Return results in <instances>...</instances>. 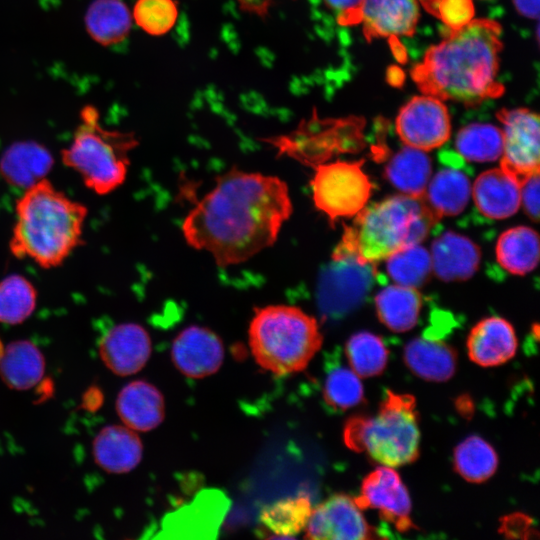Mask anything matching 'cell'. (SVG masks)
I'll return each mask as SVG.
<instances>
[{
	"label": "cell",
	"mask_w": 540,
	"mask_h": 540,
	"mask_svg": "<svg viewBox=\"0 0 540 540\" xmlns=\"http://www.w3.org/2000/svg\"><path fill=\"white\" fill-rule=\"evenodd\" d=\"M292 212L285 181L232 168L188 212L181 230L189 246L227 267L271 247Z\"/></svg>",
	"instance_id": "obj_1"
},
{
	"label": "cell",
	"mask_w": 540,
	"mask_h": 540,
	"mask_svg": "<svg viewBox=\"0 0 540 540\" xmlns=\"http://www.w3.org/2000/svg\"><path fill=\"white\" fill-rule=\"evenodd\" d=\"M501 32L498 22L484 18L451 30L413 66V81L423 94L469 107L500 97Z\"/></svg>",
	"instance_id": "obj_2"
},
{
	"label": "cell",
	"mask_w": 540,
	"mask_h": 540,
	"mask_svg": "<svg viewBox=\"0 0 540 540\" xmlns=\"http://www.w3.org/2000/svg\"><path fill=\"white\" fill-rule=\"evenodd\" d=\"M15 214L9 247L16 258L54 268L83 243L87 207L56 189L47 178L24 190Z\"/></svg>",
	"instance_id": "obj_3"
},
{
	"label": "cell",
	"mask_w": 540,
	"mask_h": 540,
	"mask_svg": "<svg viewBox=\"0 0 540 540\" xmlns=\"http://www.w3.org/2000/svg\"><path fill=\"white\" fill-rule=\"evenodd\" d=\"M438 220L422 197L402 194L385 198L355 215L332 258H351L363 265L385 260L424 241Z\"/></svg>",
	"instance_id": "obj_4"
},
{
	"label": "cell",
	"mask_w": 540,
	"mask_h": 540,
	"mask_svg": "<svg viewBox=\"0 0 540 540\" xmlns=\"http://www.w3.org/2000/svg\"><path fill=\"white\" fill-rule=\"evenodd\" d=\"M248 334L256 362L278 376L304 370L323 341L314 317L283 304L256 308Z\"/></svg>",
	"instance_id": "obj_5"
},
{
	"label": "cell",
	"mask_w": 540,
	"mask_h": 540,
	"mask_svg": "<svg viewBox=\"0 0 540 540\" xmlns=\"http://www.w3.org/2000/svg\"><path fill=\"white\" fill-rule=\"evenodd\" d=\"M343 435L350 449L365 452L383 466L412 463L419 456L420 444L415 398L387 390L377 413L351 417Z\"/></svg>",
	"instance_id": "obj_6"
},
{
	"label": "cell",
	"mask_w": 540,
	"mask_h": 540,
	"mask_svg": "<svg viewBox=\"0 0 540 540\" xmlns=\"http://www.w3.org/2000/svg\"><path fill=\"white\" fill-rule=\"evenodd\" d=\"M138 144L133 132L104 128L98 110L86 105L80 112L72 142L61 151V158L65 166L80 175L88 189L107 195L124 183L129 153Z\"/></svg>",
	"instance_id": "obj_7"
},
{
	"label": "cell",
	"mask_w": 540,
	"mask_h": 540,
	"mask_svg": "<svg viewBox=\"0 0 540 540\" xmlns=\"http://www.w3.org/2000/svg\"><path fill=\"white\" fill-rule=\"evenodd\" d=\"M363 162L337 160L313 166V202L331 223L353 217L366 206L373 184L362 169Z\"/></svg>",
	"instance_id": "obj_8"
},
{
	"label": "cell",
	"mask_w": 540,
	"mask_h": 540,
	"mask_svg": "<svg viewBox=\"0 0 540 540\" xmlns=\"http://www.w3.org/2000/svg\"><path fill=\"white\" fill-rule=\"evenodd\" d=\"M396 132L405 146L430 151L446 143L451 121L442 100L423 94L411 98L398 112Z\"/></svg>",
	"instance_id": "obj_9"
},
{
	"label": "cell",
	"mask_w": 540,
	"mask_h": 540,
	"mask_svg": "<svg viewBox=\"0 0 540 540\" xmlns=\"http://www.w3.org/2000/svg\"><path fill=\"white\" fill-rule=\"evenodd\" d=\"M503 149L500 168L520 181L539 171V117L527 108L501 109Z\"/></svg>",
	"instance_id": "obj_10"
},
{
	"label": "cell",
	"mask_w": 540,
	"mask_h": 540,
	"mask_svg": "<svg viewBox=\"0 0 540 540\" xmlns=\"http://www.w3.org/2000/svg\"><path fill=\"white\" fill-rule=\"evenodd\" d=\"M305 538L316 540H363L377 536L354 498L334 494L312 508Z\"/></svg>",
	"instance_id": "obj_11"
},
{
	"label": "cell",
	"mask_w": 540,
	"mask_h": 540,
	"mask_svg": "<svg viewBox=\"0 0 540 540\" xmlns=\"http://www.w3.org/2000/svg\"><path fill=\"white\" fill-rule=\"evenodd\" d=\"M361 510L371 508L393 524L399 532L414 528L410 518L411 500L408 491L393 467L380 466L363 480L359 496L354 498Z\"/></svg>",
	"instance_id": "obj_12"
},
{
	"label": "cell",
	"mask_w": 540,
	"mask_h": 540,
	"mask_svg": "<svg viewBox=\"0 0 540 540\" xmlns=\"http://www.w3.org/2000/svg\"><path fill=\"white\" fill-rule=\"evenodd\" d=\"M151 339L144 327L120 323L100 339L98 353L103 364L115 375L129 376L139 372L151 355Z\"/></svg>",
	"instance_id": "obj_13"
},
{
	"label": "cell",
	"mask_w": 540,
	"mask_h": 540,
	"mask_svg": "<svg viewBox=\"0 0 540 540\" xmlns=\"http://www.w3.org/2000/svg\"><path fill=\"white\" fill-rule=\"evenodd\" d=\"M171 356L181 373L191 378H203L220 368L224 359V347L213 331L192 325L175 337Z\"/></svg>",
	"instance_id": "obj_14"
},
{
	"label": "cell",
	"mask_w": 540,
	"mask_h": 540,
	"mask_svg": "<svg viewBox=\"0 0 540 540\" xmlns=\"http://www.w3.org/2000/svg\"><path fill=\"white\" fill-rule=\"evenodd\" d=\"M419 20L417 0H362L357 24H363L367 40L377 37H410Z\"/></svg>",
	"instance_id": "obj_15"
},
{
	"label": "cell",
	"mask_w": 540,
	"mask_h": 540,
	"mask_svg": "<svg viewBox=\"0 0 540 540\" xmlns=\"http://www.w3.org/2000/svg\"><path fill=\"white\" fill-rule=\"evenodd\" d=\"M143 445L135 430L111 424L104 426L92 441V456L96 465L110 474H124L138 466Z\"/></svg>",
	"instance_id": "obj_16"
},
{
	"label": "cell",
	"mask_w": 540,
	"mask_h": 540,
	"mask_svg": "<svg viewBox=\"0 0 540 540\" xmlns=\"http://www.w3.org/2000/svg\"><path fill=\"white\" fill-rule=\"evenodd\" d=\"M513 326L504 318L492 316L479 321L467 338L469 358L483 367H493L509 361L517 351Z\"/></svg>",
	"instance_id": "obj_17"
},
{
	"label": "cell",
	"mask_w": 540,
	"mask_h": 540,
	"mask_svg": "<svg viewBox=\"0 0 540 540\" xmlns=\"http://www.w3.org/2000/svg\"><path fill=\"white\" fill-rule=\"evenodd\" d=\"M471 196L485 217L502 220L521 206L520 180L502 168L490 169L476 178Z\"/></svg>",
	"instance_id": "obj_18"
},
{
	"label": "cell",
	"mask_w": 540,
	"mask_h": 540,
	"mask_svg": "<svg viewBox=\"0 0 540 540\" xmlns=\"http://www.w3.org/2000/svg\"><path fill=\"white\" fill-rule=\"evenodd\" d=\"M115 409L125 426L141 432L158 427L165 415L163 395L143 380L129 382L120 390Z\"/></svg>",
	"instance_id": "obj_19"
},
{
	"label": "cell",
	"mask_w": 540,
	"mask_h": 540,
	"mask_svg": "<svg viewBox=\"0 0 540 540\" xmlns=\"http://www.w3.org/2000/svg\"><path fill=\"white\" fill-rule=\"evenodd\" d=\"M432 272L443 281H461L479 267V247L466 236L447 231L431 245Z\"/></svg>",
	"instance_id": "obj_20"
},
{
	"label": "cell",
	"mask_w": 540,
	"mask_h": 540,
	"mask_svg": "<svg viewBox=\"0 0 540 540\" xmlns=\"http://www.w3.org/2000/svg\"><path fill=\"white\" fill-rule=\"evenodd\" d=\"M53 165L46 147L32 140L17 141L0 157V175L9 185L25 190L46 178Z\"/></svg>",
	"instance_id": "obj_21"
},
{
	"label": "cell",
	"mask_w": 540,
	"mask_h": 540,
	"mask_svg": "<svg viewBox=\"0 0 540 540\" xmlns=\"http://www.w3.org/2000/svg\"><path fill=\"white\" fill-rule=\"evenodd\" d=\"M45 371V357L32 341L19 339L2 348L0 379L9 389L30 390L43 379Z\"/></svg>",
	"instance_id": "obj_22"
},
{
	"label": "cell",
	"mask_w": 540,
	"mask_h": 540,
	"mask_svg": "<svg viewBox=\"0 0 540 540\" xmlns=\"http://www.w3.org/2000/svg\"><path fill=\"white\" fill-rule=\"evenodd\" d=\"M404 361L418 377L442 382L453 376L457 354L450 345L441 340L419 337L405 346Z\"/></svg>",
	"instance_id": "obj_23"
},
{
	"label": "cell",
	"mask_w": 540,
	"mask_h": 540,
	"mask_svg": "<svg viewBox=\"0 0 540 540\" xmlns=\"http://www.w3.org/2000/svg\"><path fill=\"white\" fill-rule=\"evenodd\" d=\"M471 193L472 186L466 174L454 168H445L430 178L422 198L440 219L461 213Z\"/></svg>",
	"instance_id": "obj_24"
},
{
	"label": "cell",
	"mask_w": 540,
	"mask_h": 540,
	"mask_svg": "<svg viewBox=\"0 0 540 540\" xmlns=\"http://www.w3.org/2000/svg\"><path fill=\"white\" fill-rule=\"evenodd\" d=\"M375 307L379 320L388 329L402 333L417 324L422 298L417 288L394 284L378 292Z\"/></svg>",
	"instance_id": "obj_25"
},
{
	"label": "cell",
	"mask_w": 540,
	"mask_h": 540,
	"mask_svg": "<svg viewBox=\"0 0 540 540\" xmlns=\"http://www.w3.org/2000/svg\"><path fill=\"white\" fill-rule=\"evenodd\" d=\"M84 22L88 34L95 42L111 46L128 36L132 16L121 0H94L86 10Z\"/></svg>",
	"instance_id": "obj_26"
},
{
	"label": "cell",
	"mask_w": 540,
	"mask_h": 540,
	"mask_svg": "<svg viewBox=\"0 0 540 540\" xmlns=\"http://www.w3.org/2000/svg\"><path fill=\"white\" fill-rule=\"evenodd\" d=\"M432 165L425 151L406 146L385 167V177L402 194L420 198L431 178Z\"/></svg>",
	"instance_id": "obj_27"
},
{
	"label": "cell",
	"mask_w": 540,
	"mask_h": 540,
	"mask_svg": "<svg viewBox=\"0 0 540 540\" xmlns=\"http://www.w3.org/2000/svg\"><path fill=\"white\" fill-rule=\"evenodd\" d=\"M497 261L514 275L534 270L539 261V238L528 226H516L504 231L496 244Z\"/></svg>",
	"instance_id": "obj_28"
},
{
	"label": "cell",
	"mask_w": 540,
	"mask_h": 540,
	"mask_svg": "<svg viewBox=\"0 0 540 540\" xmlns=\"http://www.w3.org/2000/svg\"><path fill=\"white\" fill-rule=\"evenodd\" d=\"M311 511L307 496L276 501L261 511V531L265 538H293L305 529Z\"/></svg>",
	"instance_id": "obj_29"
},
{
	"label": "cell",
	"mask_w": 540,
	"mask_h": 540,
	"mask_svg": "<svg viewBox=\"0 0 540 540\" xmlns=\"http://www.w3.org/2000/svg\"><path fill=\"white\" fill-rule=\"evenodd\" d=\"M453 465L465 480L480 483L495 473L498 456L487 441L474 435L464 439L455 448Z\"/></svg>",
	"instance_id": "obj_30"
},
{
	"label": "cell",
	"mask_w": 540,
	"mask_h": 540,
	"mask_svg": "<svg viewBox=\"0 0 540 540\" xmlns=\"http://www.w3.org/2000/svg\"><path fill=\"white\" fill-rule=\"evenodd\" d=\"M37 290L23 275L11 274L0 281V323L19 325L34 312Z\"/></svg>",
	"instance_id": "obj_31"
},
{
	"label": "cell",
	"mask_w": 540,
	"mask_h": 540,
	"mask_svg": "<svg viewBox=\"0 0 540 540\" xmlns=\"http://www.w3.org/2000/svg\"><path fill=\"white\" fill-rule=\"evenodd\" d=\"M458 153L471 162H490L501 157L502 130L489 123H472L461 128L455 139Z\"/></svg>",
	"instance_id": "obj_32"
},
{
	"label": "cell",
	"mask_w": 540,
	"mask_h": 540,
	"mask_svg": "<svg viewBox=\"0 0 540 540\" xmlns=\"http://www.w3.org/2000/svg\"><path fill=\"white\" fill-rule=\"evenodd\" d=\"M385 260L388 276L399 285L418 288L432 273L430 252L420 244L403 248Z\"/></svg>",
	"instance_id": "obj_33"
},
{
	"label": "cell",
	"mask_w": 540,
	"mask_h": 540,
	"mask_svg": "<svg viewBox=\"0 0 540 540\" xmlns=\"http://www.w3.org/2000/svg\"><path fill=\"white\" fill-rule=\"evenodd\" d=\"M351 369L359 377H372L383 372L387 365L388 350L382 339L370 332L352 335L345 348Z\"/></svg>",
	"instance_id": "obj_34"
},
{
	"label": "cell",
	"mask_w": 540,
	"mask_h": 540,
	"mask_svg": "<svg viewBox=\"0 0 540 540\" xmlns=\"http://www.w3.org/2000/svg\"><path fill=\"white\" fill-rule=\"evenodd\" d=\"M323 396L328 405L345 410L363 402V385L352 369L339 367L326 377Z\"/></svg>",
	"instance_id": "obj_35"
},
{
	"label": "cell",
	"mask_w": 540,
	"mask_h": 540,
	"mask_svg": "<svg viewBox=\"0 0 540 540\" xmlns=\"http://www.w3.org/2000/svg\"><path fill=\"white\" fill-rule=\"evenodd\" d=\"M178 18L174 0H137L133 8V19L146 33L161 36L168 33Z\"/></svg>",
	"instance_id": "obj_36"
},
{
	"label": "cell",
	"mask_w": 540,
	"mask_h": 540,
	"mask_svg": "<svg viewBox=\"0 0 540 540\" xmlns=\"http://www.w3.org/2000/svg\"><path fill=\"white\" fill-rule=\"evenodd\" d=\"M423 7L451 30L470 22L474 16L472 0H419Z\"/></svg>",
	"instance_id": "obj_37"
},
{
	"label": "cell",
	"mask_w": 540,
	"mask_h": 540,
	"mask_svg": "<svg viewBox=\"0 0 540 540\" xmlns=\"http://www.w3.org/2000/svg\"><path fill=\"white\" fill-rule=\"evenodd\" d=\"M521 205L533 220L539 219V171L529 174L520 181Z\"/></svg>",
	"instance_id": "obj_38"
},
{
	"label": "cell",
	"mask_w": 540,
	"mask_h": 540,
	"mask_svg": "<svg viewBox=\"0 0 540 540\" xmlns=\"http://www.w3.org/2000/svg\"><path fill=\"white\" fill-rule=\"evenodd\" d=\"M362 0H324L337 15L341 25L357 24L358 9Z\"/></svg>",
	"instance_id": "obj_39"
},
{
	"label": "cell",
	"mask_w": 540,
	"mask_h": 540,
	"mask_svg": "<svg viewBox=\"0 0 540 540\" xmlns=\"http://www.w3.org/2000/svg\"><path fill=\"white\" fill-rule=\"evenodd\" d=\"M240 8L248 13L257 15L259 17H265L274 0H236Z\"/></svg>",
	"instance_id": "obj_40"
},
{
	"label": "cell",
	"mask_w": 540,
	"mask_h": 540,
	"mask_svg": "<svg viewBox=\"0 0 540 540\" xmlns=\"http://www.w3.org/2000/svg\"><path fill=\"white\" fill-rule=\"evenodd\" d=\"M518 13L529 19H538L539 0H513Z\"/></svg>",
	"instance_id": "obj_41"
}]
</instances>
